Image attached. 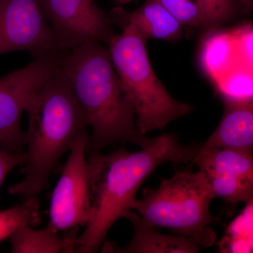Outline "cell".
Wrapping results in <instances>:
<instances>
[{
  "label": "cell",
  "instance_id": "cell-11",
  "mask_svg": "<svg viewBox=\"0 0 253 253\" xmlns=\"http://www.w3.org/2000/svg\"><path fill=\"white\" fill-rule=\"evenodd\" d=\"M133 226L132 238L126 246L120 247L106 242L102 253H197L201 247L192 240L179 235H166L149 226L134 211L126 216Z\"/></svg>",
  "mask_w": 253,
  "mask_h": 253
},
{
  "label": "cell",
  "instance_id": "cell-19",
  "mask_svg": "<svg viewBox=\"0 0 253 253\" xmlns=\"http://www.w3.org/2000/svg\"><path fill=\"white\" fill-rule=\"evenodd\" d=\"M223 100H253L252 76L247 70H230L216 81Z\"/></svg>",
  "mask_w": 253,
  "mask_h": 253
},
{
  "label": "cell",
  "instance_id": "cell-10",
  "mask_svg": "<svg viewBox=\"0 0 253 253\" xmlns=\"http://www.w3.org/2000/svg\"><path fill=\"white\" fill-rule=\"evenodd\" d=\"M108 16L111 24L121 28L131 25L146 41L153 38L174 42L182 36L184 26L159 0H146L140 7L131 12L118 6L111 10Z\"/></svg>",
  "mask_w": 253,
  "mask_h": 253
},
{
  "label": "cell",
  "instance_id": "cell-22",
  "mask_svg": "<svg viewBox=\"0 0 253 253\" xmlns=\"http://www.w3.org/2000/svg\"><path fill=\"white\" fill-rule=\"evenodd\" d=\"M24 158V153L12 154L0 148V188L8 174L14 168L22 166Z\"/></svg>",
  "mask_w": 253,
  "mask_h": 253
},
{
  "label": "cell",
  "instance_id": "cell-5",
  "mask_svg": "<svg viewBox=\"0 0 253 253\" xmlns=\"http://www.w3.org/2000/svg\"><path fill=\"white\" fill-rule=\"evenodd\" d=\"M114 34L108 43L110 56L123 90L135 111L143 134L162 130L169 123L194 111L191 104L177 101L155 73L146 51V42L131 25Z\"/></svg>",
  "mask_w": 253,
  "mask_h": 253
},
{
  "label": "cell",
  "instance_id": "cell-3",
  "mask_svg": "<svg viewBox=\"0 0 253 253\" xmlns=\"http://www.w3.org/2000/svg\"><path fill=\"white\" fill-rule=\"evenodd\" d=\"M26 113L28 126L21 166L24 177L8 188L9 194L23 199L37 196L49 188L53 168L88 126L59 68L54 77L32 98Z\"/></svg>",
  "mask_w": 253,
  "mask_h": 253
},
{
  "label": "cell",
  "instance_id": "cell-18",
  "mask_svg": "<svg viewBox=\"0 0 253 253\" xmlns=\"http://www.w3.org/2000/svg\"><path fill=\"white\" fill-rule=\"evenodd\" d=\"M204 174L216 198H220L226 204L236 206L252 201L253 180L218 173Z\"/></svg>",
  "mask_w": 253,
  "mask_h": 253
},
{
  "label": "cell",
  "instance_id": "cell-23",
  "mask_svg": "<svg viewBox=\"0 0 253 253\" xmlns=\"http://www.w3.org/2000/svg\"><path fill=\"white\" fill-rule=\"evenodd\" d=\"M113 2L116 3L118 5H123L131 2L133 0H111Z\"/></svg>",
  "mask_w": 253,
  "mask_h": 253
},
{
  "label": "cell",
  "instance_id": "cell-15",
  "mask_svg": "<svg viewBox=\"0 0 253 253\" xmlns=\"http://www.w3.org/2000/svg\"><path fill=\"white\" fill-rule=\"evenodd\" d=\"M217 30L208 32L200 53L203 69L215 81L230 71L234 58H237L233 34Z\"/></svg>",
  "mask_w": 253,
  "mask_h": 253
},
{
  "label": "cell",
  "instance_id": "cell-6",
  "mask_svg": "<svg viewBox=\"0 0 253 253\" xmlns=\"http://www.w3.org/2000/svg\"><path fill=\"white\" fill-rule=\"evenodd\" d=\"M59 54L33 59L27 66L0 78V148L23 154L26 134L21 117L28 104L59 68Z\"/></svg>",
  "mask_w": 253,
  "mask_h": 253
},
{
  "label": "cell",
  "instance_id": "cell-17",
  "mask_svg": "<svg viewBox=\"0 0 253 253\" xmlns=\"http://www.w3.org/2000/svg\"><path fill=\"white\" fill-rule=\"evenodd\" d=\"M41 204L36 196L23 199L21 204L0 211V243L8 239L21 226L41 225Z\"/></svg>",
  "mask_w": 253,
  "mask_h": 253
},
{
  "label": "cell",
  "instance_id": "cell-2",
  "mask_svg": "<svg viewBox=\"0 0 253 253\" xmlns=\"http://www.w3.org/2000/svg\"><path fill=\"white\" fill-rule=\"evenodd\" d=\"M59 69L67 80L91 129L86 152L117 143L147 147L156 139L139 131L136 114L123 90L107 46L99 42L60 51Z\"/></svg>",
  "mask_w": 253,
  "mask_h": 253
},
{
  "label": "cell",
  "instance_id": "cell-9",
  "mask_svg": "<svg viewBox=\"0 0 253 253\" xmlns=\"http://www.w3.org/2000/svg\"><path fill=\"white\" fill-rule=\"evenodd\" d=\"M46 21L54 31L60 51L89 42L107 46L113 33L108 14L94 0H39Z\"/></svg>",
  "mask_w": 253,
  "mask_h": 253
},
{
  "label": "cell",
  "instance_id": "cell-8",
  "mask_svg": "<svg viewBox=\"0 0 253 253\" xmlns=\"http://www.w3.org/2000/svg\"><path fill=\"white\" fill-rule=\"evenodd\" d=\"M19 51L33 59L60 52L39 0H0V55Z\"/></svg>",
  "mask_w": 253,
  "mask_h": 253
},
{
  "label": "cell",
  "instance_id": "cell-1",
  "mask_svg": "<svg viewBox=\"0 0 253 253\" xmlns=\"http://www.w3.org/2000/svg\"><path fill=\"white\" fill-rule=\"evenodd\" d=\"M200 144L183 145L174 134H163L138 152L125 147L108 154L88 153L91 215L80 236L74 239L75 253L101 250L113 224L131 211L145 180L165 163L194 162Z\"/></svg>",
  "mask_w": 253,
  "mask_h": 253
},
{
  "label": "cell",
  "instance_id": "cell-14",
  "mask_svg": "<svg viewBox=\"0 0 253 253\" xmlns=\"http://www.w3.org/2000/svg\"><path fill=\"white\" fill-rule=\"evenodd\" d=\"M49 226L36 229L31 226H21L8 239L12 253H73L77 231L61 238Z\"/></svg>",
  "mask_w": 253,
  "mask_h": 253
},
{
  "label": "cell",
  "instance_id": "cell-16",
  "mask_svg": "<svg viewBox=\"0 0 253 253\" xmlns=\"http://www.w3.org/2000/svg\"><path fill=\"white\" fill-rule=\"evenodd\" d=\"M207 23L208 32L251 14L253 0H196Z\"/></svg>",
  "mask_w": 253,
  "mask_h": 253
},
{
  "label": "cell",
  "instance_id": "cell-21",
  "mask_svg": "<svg viewBox=\"0 0 253 253\" xmlns=\"http://www.w3.org/2000/svg\"><path fill=\"white\" fill-rule=\"evenodd\" d=\"M240 34L234 36L235 41L236 57H239L248 67L252 66L253 32L251 28H244ZM234 36V35H233Z\"/></svg>",
  "mask_w": 253,
  "mask_h": 253
},
{
  "label": "cell",
  "instance_id": "cell-4",
  "mask_svg": "<svg viewBox=\"0 0 253 253\" xmlns=\"http://www.w3.org/2000/svg\"><path fill=\"white\" fill-rule=\"evenodd\" d=\"M142 194L131 211L146 224L169 229L201 248L214 244L217 235L211 224L217 218L211 214V204L216 196L203 171L176 172L162 179L157 189L146 188Z\"/></svg>",
  "mask_w": 253,
  "mask_h": 253
},
{
  "label": "cell",
  "instance_id": "cell-20",
  "mask_svg": "<svg viewBox=\"0 0 253 253\" xmlns=\"http://www.w3.org/2000/svg\"><path fill=\"white\" fill-rule=\"evenodd\" d=\"M160 2L183 26L207 31L206 18L197 3L192 0H159Z\"/></svg>",
  "mask_w": 253,
  "mask_h": 253
},
{
  "label": "cell",
  "instance_id": "cell-7",
  "mask_svg": "<svg viewBox=\"0 0 253 253\" xmlns=\"http://www.w3.org/2000/svg\"><path fill=\"white\" fill-rule=\"evenodd\" d=\"M89 136L84 131L70 150L56 183L49 206L48 226L59 231H78L91 215V198L86 149Z\"/></svg>",
  "mask_w": 253,
  "mask_h": 253
},
{
  "label": "cell",
  "instance_id": "cell-13",
  "mask_svg": "<svg viewBox=\"0 0 253 253\" xmlns=\"http://www.w3.org/2000/svg\"><path fill=\"white\" fill-rule=\"evenodd\" d=\"M192 165L204 173H218L253 180V150L201 149L200 146Z\"/></svg>",
  "mask_w": 253,
  "mask_h": 253
},
{
  "label": "cell",
  "instance_id": "cell-12",
  "mask_svg": "<svg viewBox=\"0 0 253 253\" xmlns=\"http://www.w3.org/2000/svg\"><path fill=\"white\" fill-rule=\"evenodd\" d=\"M223 101L224 110L220 123L207 140L200 144L201 149L231 148L253 150V100Z\"/></svg>",
  "mask_w": 253,
  "mask_h": 253
}]
</instances>
